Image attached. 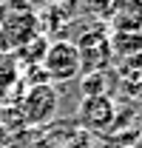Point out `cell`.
<instances>
[{
	"instance_id": "cell-6",
	"label": "cell",
	"mask_w": 142,
	"mask_h": 148,
	"mask_svg": "<svg viewBox=\"0 0 142 148\" xmlns=\"http://www.w3.org/2000/svg\"><path fill=\"white\" fill-rule=\"evenodd\" d=\"M3 34H6V43H14V46H26L29 40H34L40 34V20L29 12V9H20V14L6 20L3 26Z\"/></svg>"
},
{
	"instance_id": "cell-5",
	"label": "cell",
	"mask_w": 142,
	"mask_h": 148,
	"mask_svg": "<svg viewBox=\"0 0 142 148\" xmlns=\"http://www.w3.org/2000/svg\"><path fill=\"white\" fill-rule=\"evenodd\" d=\"M114 100L105 97V94H100V97H88L83 106H80V120H83V125L91 131H108L111 128V123H114Z\"/></svg>"
},
{
	"instance_id": "cell-9",
	"label": "cell",
	"mask_w": 142,
	"mask_h": 148,
	"mask_svg": "<svg viewBox=\"0 0 142 148\" xmlns=\"http://www.w3.org/2000/svg\"><path fill=\"white\" fill-rule=\"evenodd\" d=\"M122 94L125 97H139L142 100V71H131L128 80L122 83Z\"/></svg>"
},
{
	"instance_id": "cell-2",
	"label": "cell",
	"mask_w": 142,
	"mask_h": 148,
	"mask_svg": "<svg viewBox=\"0 0 142 148\" xmlns=\"http://www.w3.org/2000/svg\"><path fill=\"white\" fill-rule=\"evenodd\" d=\"M77 54H80V74H102L111 66V43L105 32L94 29L88 34H83L77 43Z\"/></svg>"
},
{
	"instance_id": "cell-7",
	"label": "cell",
	"mask_w": 142,
	"mask_h": 148,
	"mask_svg": "<svg viewBox=\"0 0 142 148\" xmlns=\"http://www.w3.org/2000/svg\"><path fill=\"white\" fill-rule=\"evenodd\" d=\"M111 23H114L117 32H142V3L114 6L111 9Z\"/></svg>"
},
{
	"instance_id": "cell-4",
	"label": "cell",
	"mask_w": 142,
	"mask_h": 148,
	"mask_svg": "<svg viewBox=\"0 0 142 148\" xmlns=\"http://www.w3.org/2000/svg\"><path fill=\"white\" fill-rule=\"evenodd\" d=\"M108 43H111V57L117 63H125V74L142 71V32H114Z\"/></svg>"
},
{
	"instance_id": "cell-1",
	"label": "cell",
	"mask_w": 142,
	"mask_h": 148,
	"mask_svg": "<svg viewBox=\"0 0 142 148\" xmlns=\"http://www.w3.org/2000/svg\"><path fill=\"white\" fill-rule=\"evenodd\" d=\"M43 71L48 77V83L60 80H74L80 74V54H77V46L71 40H54L48 43V51L43 57Z\"/></svg>"
},
{
	"instance_id": "cell-8",
	"label": "cell",
	"mask_w": 142,
	"mask_h": 148,
	"mask_svg": "<svg viewBox=\"0 0 142 148\" xmlns=\"http://www.w3.org/2000/svg\"><path fill=\"white\" fill-rule=\"evenodd\" d=\"M46 51H48V40H46L43 34H37L34 40H29L26 46L17 49V57L26 63V66H37V63H43Z\"/></svg>"
},
{
	"instance_id": "cell-3",
	"label": "cell",
	"mask_w": 142,
	"mask_h": 148,
	"mask_svg": "<svg viewBox=\"0 0 142 148\" xmlns=\"http://www.w3.org/2000/svg\"><path fill=\"white\" fill-rule=\"evenodd\" d=\"M54 114H57V91H54L51 83H43V86H31L26 97H23V117L26 123L40 125V123H48Z\"/></svg>"
}]
</instances>
